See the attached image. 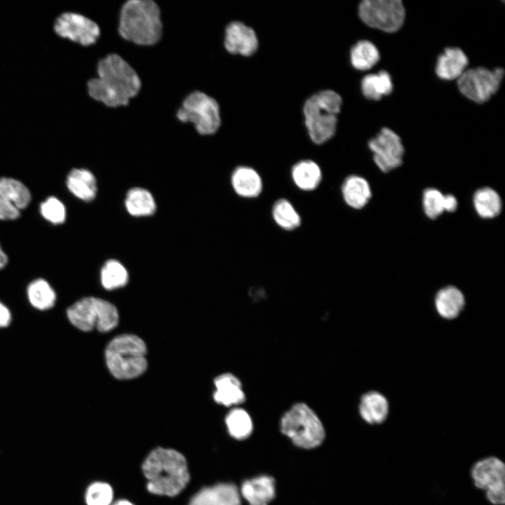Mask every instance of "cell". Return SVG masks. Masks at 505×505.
Returning <instances> with one entry per match:
<instances>
[{"mask_svg":"<svg viewBox=\"0 0 505 505\" xmlns=\"http://www.w3.org/2000/svg\"><path fill=\"white\" fill-rule=\"evenodd\" d=\"M359 16L369 27L394 32L402 27L405 11L400 0H364L359 6Z\"/></svg>","mask_w":505,"mask_h":505,"instance_id":"cell-10","label":"cell"},{"mask_svg":"<svg viewBox=\"0 0 505 505\" xmlns=\"http://www.w3.org/2000/svg\"><path fill=\"white\" fill-rule=\"evenodd\" d=\"M341 105V97L331 90L318 92L306 101L304 107L305 123L314 142L323 144L334 135L337 114Z\"/></svg>","mask_w":505,"mask_h":505,"instance_id":"cell-5","label":"cell"},{"mask_svg":"<svg viewBox=\"0 0 505 505\" xmlns=\"http://www.w3.org/2000/svg\"><path fill=\"white\" fill-rule=\"evenodd\" d=\"M70 323L77 329L88 332L96 328L100 332H108L119 323L116 307L109 302L87 297L79 299L67 310Z\"/></svg>","mask_w":505,"mask_h":505,"instance_id":"cell-8","label":"cell"},{"mask_svg":"<svg viewBox=\"0 0 505 505\" xmlns=\"http://www.w3.org/2000/svg\"><path fill=\"white\" fill-rule=\"evenodd\" d=\"M100 279L102 286L107 290H114L124 286L128 281L126 268L117 260H109L101 269Z\"/></svg>","mask_w":505,"mask_h":505,"instance_id":"cell-33","label":"cell"},{"mask_svg":"<svg viewBox=\"0 0 505 505\" xmlns=\"http://www.w3.org/2000/svg\"><path fill=\"white\" fill-rule=\"evenodd\" d=\"M473 203L477 214L485 219L497 217L502 208L500 196L490 187H483L476 191L473 196Z\"/></svg>","mask_w":505,"mask_h":505,"instance_id":"cell-26","label":"cell"},{"mask_svg":"<svg viewBox=\"0 0 505 505\" xmlns=\"http://www.w3.org/2000/svg\"><path fill=\"white\" fill-rule=\"evenodd\" d=\"M469 477L489 505L505 504V464L499 456L487 454L475 460Z\"/></svg>","mask_w":505,"mask_h":505,"instance_id":"cell-7","label":"cell"},{"mask_svg":"<svg viewBox=\"0 0 505 505\" xmlns=\"http://www.w3.org/2000/svg\"><path fill=\"white\" fill-rule=\"evenodd\" d=\"M379 57L377 47L367 40L357 42L351 49V62L354 67L358 70L371 69L377 63Z\"/></svg>","mask_w":505,"mask_h":505,"instance_id":"cell-31","label":"cell"},{"mask_svg":"<svg viewBox=\"0 0 505 505\" xmlns=\"http://www.w3.org/2000/svg\"><path fill=\"white\" fill-rule=\"evenodd\" d=\"M469 63L466 54L459 48H447L439 55L436 67L438 77L445 80L458 79Z\"/></svg>","mask_w":505,"mask_h":505,"instance_id":"cell-21","label":"cell"},{"mask_svg":"<svg viewBox=\"0 0 505 505\" xmlns=\"http://www.w3.org/2000/svg\"><path fill=\"white\" fill-rule=\"evenodd\" d=\"M142 472L147 480V490L155 494L174 497L189 480L185 457L173 449L157 447L146 457Z\"/></svg>","mask_w":505,"mask_h":505,"instance_id":"cell-2","label":"cell"},{"mask_svg":"<svg viewBox=\"0 0 505 505\" xmlns=\"http://www.w3.org/2000/svg\"><path fill=\"white\" fill-rule=\"evenodd\" d=\"M466 300L462 292L455 286L447 285L439 290L434 298L438 314L444 319L453 320L462 311Z\"/></svg>","mask_w":505,"mask_h":505,"instance_id":"cell-20","label":"cell"},{"mask_svg":"<svg viewBox=\"0 0 505 505\" xmlns=\"http://www.w3.org/2000/svg\"><path fill=\"white\" fill-rule=\"evenodd\" d=\"M358 412L368 424L379 426L384 424L389 414V404L386 397L376 391L365 393L361 397Z\"/></svg>","mask_w":505,"mask_h":505,"instance_id":"cell-16","label":"cell"},{"mask_svg":"<svg viewBox=\"0 0 505 505\" xmlns=\"http://www.w3.org/2000/svg\"><path fill=\"white\" fill-rule=\"evenodd\" d=\"M125 205L128 212L136 217L151 215L156 210L155 201L152 194L139 187L128 191Z\"/></svg>","mask_w":505,"mask_h":505,"instance_id":"cell-28","label":"cell"},{"mask_svg":"<svg viewBox=\"0 0 505 505\" xmlns=\"http://www.w3.org/2000/svg\"><path fill=\"white\" fill-rule=\"evenodd\" d=\"M457 200L454 196L452 194L445 195L444 197V210L450 213H452L456 210L457 208Z\"/></svg>","mask_w":505,"mask_h":505,"instance_id":"cell-39","label":"cell"},{"mask_svg":"<svg viewBox=\"0 0 505 505\" xmlns=\"http://www.w3.org/2000/svg\"><path fill=\"white\" fill-rule=\"evenodd\" d=\"M97 76L87 83L89 95L110 107L128 105L139 93L141 81L135 69L121 56L108 55L100 60Z\"/></svg>","mask_w":505,"mask_h":505,"instance_id":"cell-1","label":"cell"},{"mask_svg":"<svg viewBox=\"0 0 505 505\" xmlns=\"http://www.w3.org/2000/svg\"><path fill=\"white\" fill-rule=\"evenodd\" d=\"M341 191L344 202L354 209L363 208L372 196L368 182L356 175H349L344 180Z\"/></svg>","mask_w":505,"mask_h":505,"instance_id":"cell-22","label":"cell"},{"mask_svg":"<svg viewBox=\"0 0 505 505\" xmlns=\"http://www.w3.org/2000/svg\"><path fill=\"white\" fill-rule=\"evenodd\" d=\"M224 46L231 53L249 56L257 50L258 40L252 28L241 22H233L226 28Z\"/></svg>","mask_w":505,"mask_h":505,"instance_id":"cell-14","label":"cell"},{"mask_svg":"<svg viewBox=\"0 0 505 505\" xmlns=\"http://www.w3.org/2000/svg\"><path fill=\"white\" fill-rule=\"evenodd\" d=\"M144 341L131 334L114 337L107 345L105 358L109 370L119 379H130L144 372L147 367Z\"/></svg>","mask_w":505,"mask_h":505,"instance_id":"cell-4","label":"cell"},{"mask_svg":"<svg viewBox=\"0 0 505 505\" xmlns=\"http://www.w3.org/2000/svg\"><path fill=\"white\" fill-rule=\"evenodd\" d=\"M362 92L367 98L379 100L393 90V83L389 74L380 71L377 74L365 76L361 81Z\"/></svg>","mask_w":505,"mask_h":505,"instance_id":"cell-29","label":"cell"},{"mask_svg":"<svg viewBox=\"0 0 505 505\" xmlns=\"http://www.w3.org/2000/svg\"><path fill=\"white\" fill-rule=\"evenodd\" d=\"M504 71L501 68L490 70L480 67L466 69L457 79L460 92L476 103L487 102L499 89Z\"/></svg>","mask_w":505,"mask_h":505,"instance_id":"cell-11","label":"cell"},{"mask_svg":"<svg viewBox=\"0 0 505 505\" xmlns=\"http://www.w3.org/2000/svg\"><path fill=\"white\" fill-rule=\"evenodd\" d=\"M53 29L60 37L83 46L95 43L100 34L99 26L93 20L73 12L60 14L56 18Z\"/></svg>","mask_w":505,"mask_h":505,"instance_id":"cell-12","label":"cell"},{"mask_svg":"<svg viewBox=\"0 0 505 505\" xmlns=\"http://www.w3.org/2000/svg\"><path fill=\"white\" fill-rule=\"evenodd\" d=\"M377 167L384 173L399 167L403 162L404 147L400 137L392 130L384 128L368 142Z\"/></svg>","mask_w":505,"mask_h":505,"instance_id":"cell-13","label":"cell"},{"mask_svg":"<svg viewBox=\"0 0 505 505\" xmlns=\"http://www.w3.org/2000/svg\"><path fill=\"white\" fill-rule=\"evenodd\" d=\"M183 123H193L198 133L211 135L220 126V108L215 99L201 91L190 93L177 112Z\"/></svg>","mask_w":505,"mask_h":505,"instance_id":"cell-9","label":"cell"},{"mask_svg":"<svg viewBox=\"0 0 505 505\" xmlns=\"http://www.w3.org/2000/svg\"><path fill=\"white\" fill-rule=\"evenodd\" d=\"M27 295L30 304L39 310L52 308L56 302V293L50 284L43 278L33 280L27 286Z\"/></svg>","mask_w":505,"mask_h":505,"instance_id":"cell-25","label":"cell"},{"mask_svg":"<svg viewBox=\"0 0 505 505\" xmlns=\"http://www.w3.org/2000/svg\"><path fill=\"white\" fill-rule=\"evenodd\" d=\"M11 322V313L8 308L0 302V328H6Z\"/></svg>","mask_w":505,"mask_h":505,"instance_id":"cell-38","label":"cell"},{"mask_svg":"<svg viewBox=\"0 0 505 505\" xmlns=\"http://www.w3.org/2000/svg\"><path fill=\"white\" fill-rule=\"evenodd\" d=\"M8 256H7L6 253L4 252V250H3V248L1 245V243H0V269H3L4 267H6V265L8 263Z\"/></svg>","mask_w":505,"mask_h":505,"instance_id":"cell-40","label":"cell"},{"mask_svg":"<svg viewBox=\"0 0 505 505\" xmlns=\"http://www.w3.org/2000/svg\"><path fill=\"white\" fill-rule=\"evenodd\" d=\"M281 430L298 447L311 449L324 440L325 429L316 412L306 403H297L281 417Z\"/></svg>","mask_w":505,"mask_h":505,"instance_id":"cell-6","label":"cell"},{"mask_svg":"<svg viewBox=\"0 0 505 505\" xmlns=\"http://www.w3.org/2000/svg\"><path fill=\"white\" fill-rule=\"evenodd\" d=\"M271 215L275 223L282 229L292 231L301 224V217L294 206L286 198H280L272 206Z\"/></svg>","mask_w":505,"mask_h":505,"instance_id":"cell-30","label":"cell"},{"mask_svg":"<svg viewBox=\"0 0 505 505\" xmlns=\"http://www.w3.org/2000/svg\"><path fill=\"white\" fill-rule=\"evenodd\" d=\"M231 184L236 194L246 198L257 197L263 189L261 176L248 166L236 168L231 176Z\"/></svg>","mask_w":505,"mask_h":505,"instance_id":"cell-18","label":"cell"},{"mask_svg":"<svg viewBox=\"0 0 505 505\" xmlns=\"http://www.w3.org/2000/svg\"><path fill=\"white\" fill-rule=\"evenodd\" d=\"M240 499L236 485L220 483L202 488L191 498L188 505H240Z\"/></svg>","mask_w":505,"mask_h":505,"instance_id":"cell-15","label":"cell"},{"mask_svg":"<svg viewBox=\"0 0 505 505\" xmlns=\"http://www.w3.org/2000/svg\"><path fill=\"white\" fill-rule=\"evenodd\" d=\"M112 505H134L132 502L127 499H120L114 502Z\"/></svg>","mask_w":505,"mask_h":505,"instance_id":"cell-41","label":"cell"},{"mask_svg":"<svg viewBox=\"0 0 505 505\" xmlns=\"http://www.w3.org/2000/svg\"><path fill=\"white\" fill-rule=\"evenodd\" d=\"M66 185L74 196L82 201H92L96 196V179L87 169H72L67 175Z\"/></svg>","mask_w":505,"mask_h":505,"instance_id":"cell-23","label":"cell"},{"mask_svg":"<svg viewBox=\"0 0 505 505\" xmlns=\"http://www.w3.org/2000/svg\"><path fill=\"white\" fill-rule=\"evenodd\" d=\"M0 194L20 210L26 208L32 200L28 187L21 181L9 177H0Z\"/></svg>","mask_w":505,"mask_h":505,"instance_id":"cell-27","label":"cell"},{"mask_svg":"<svg viewBox=\"0 0 505 505\" xmlns=\"http://www.w3.org/2000/svg\"><path fill=\"white\" fill-rule=\"evenodd\" d=\"M41 216L53 224H62L66 219V208L64 203L57 197L49 196L39 206Z\"/></svg>","mask_w":505,"mask_h":505,"instance_id":"cell-35","label":"cell"},{"mask_svg":"<svg viewBox=\"0 0 505 505\" xmlns=\"http://www.w3.org/2000/svg\"><path fill=\"white\" fill-rule=\"evenodd\" d=\"M225 423L229 434L234 438L243 440L252 433L253 424L250 415L241 408L231 410L226 416Z\"/></svg>","mask_w":505,"mask_h":505,"instance_id":"cell-32","label":"cell"},{"mask_svg":"<svg viewBox=\"0 0 505 505\" xmlns=\"http://www.w3.org/2000/svg\"><path fill=\"white\" fill-rule=\"evenodd\" d=\"M20 215V210L0 194V220H14Z\"/></svg>","mask_w":505,"mask_h":505,"instance_id":"cell-37","label":"cell"},{"mask_svg":"<svg viewBox=\"0 0 505 505\" xmlns=\"http://www.w3.org/2000/svg\"><path fill=\"white\" fill-rule=\"evenodd\" d=\"M241 492L250 505H268L275 497L274 479L261 476L244 481Z\"/></svg>","mask_w":505,"mask_h":505,"instance_id":"cell-19","label":"cell"},{"mask_svg":"<svg viewBox=\"0 0 505 505\" xmlns=\"http://www.w3.org/2000/svg\"><path fill=\"white\" fill-rule=\"evenodd\" d=\"M161 11L152 0H130L122 6L119 32L122 38L137 45L151 46L162 34Z\"/></svg>","mask_w":505,"mask_h":505,"instance_id":"cell-3","label":"cell"},{"mask_svg":"<svg viewBox=\"0 0 505 505\" xmlns=\"http://www.w3.org/2000/svg\"><path fill=\"white\" fill-rule=\"evenodd\" d=\"M113 497L114 492L111 485L101 481L92 483L85 492L86 505H110Z\"/></svg>","mask_w":505,"mask_h":505,"instance_id":"cell-34","label":"cell"},{"mask_svg":"<svg viewBox=\"0 0 505 505\" xmlns=\"http://www.w3.org/2000/svg\"><path fill=\"white\" fill-rule=\"evenodd\" d=\"M445 195L434 188L425 189L422 195V205L424 213L430 219H436L444 210Z\"/></svg>","mask_w":505,"mask_h":505,"instance_id":"cell-36","label":"cell"},{"mask_svg":"<svg viewBox=\"0 0 505 505\" xmlns=\"http://www.w3.org/2000/svg\"><path fill=\"white\" fill-rule=\"evenodd\" d=\"M214 384L213 398L217 403L231 407L245 400L242 384L234 375L229 372L221 374L214 379Z\"/></svg>","mask_w":505,"mask_h":505,"instance_id":"cell-17","label":"cell"},{"mask_svg":"<svg viewBox=\"0 0 505 505\" xmlns=\"http://www.w3.org/2000/svg\"><path fill=\"white\" fill-rule=\"evenodd\" d=\"M291 177L297 187L302 191L316 189L322 180L320 166L311 160L296 163L291 169Z\"/></svg>","mask_w":505,"mask_h":505,"instance_id":"cell-24","label":"cell"}]
</instances>
